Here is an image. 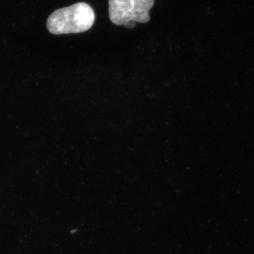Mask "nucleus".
<instances>
[{
  "instance_id": "f257e3e1",
  "label": "nucleus",
  "mask_w": 254,
  "mask_h": 254,
  "mask_svg": "<svg viewBox=\"0 0 254 254\" xmlns=\"http://www.w3.org/2000/svg\"><path fill=\"white\" fill-rule=\"evenodd\" d=\"M95 17L89 4L79 2L54 11L48 18L47 28L54 35L82 33L92 27Z\"/></svg>"
},
{
  "instance_id": "f03ea898",
  "label": "nucleus",
  "mask_w": 254,
  "mask_h": 254,
  "mask_svg": "<svg viewBox=\"0 0 254 254\" xmlns=\"http://www.w3.org/2000/svg\"><path fill=\"white\" fill-rule=\"evenodd\" d=\"M154 0H109V16L114 24L125 26L129 21L147 23Z\"/></svg>"
},
{
  "instance_id": "7ed1b4c3",
  "label": "nucleus",
  "mask_w": 254,
  "mask_h": 254,
  "mask_svg": "<svg viewBox=\"0 0 254 254\" xmlns=\"http://www.w3.org/2000/svg\"><path fill=\"white\" fill-rule=\"evenodd\" d=\"M125 27L128 28H133L136 27V22L133 21H129V22H128L126 23V24L125 25Z\"/></svg>"
}]
</instances>
